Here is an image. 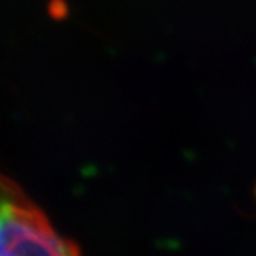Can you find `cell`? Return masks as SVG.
Instances as JSON below:
<instances>
[{
    "label": "cell",
    "instance_id": "obj_1",
    "mask_svg": "<svg viewBox=\"0 0 256 256\" xmlns=\"http://www.w3.org/2000/svg\"><path fill=\"white\" fill-rule=\"evenodd\" d=\"M0 256H82L22 188L0 172Z\"/></svg>",
    "mask_w": 256,
    "mask_h": 256
}]
</instances>
